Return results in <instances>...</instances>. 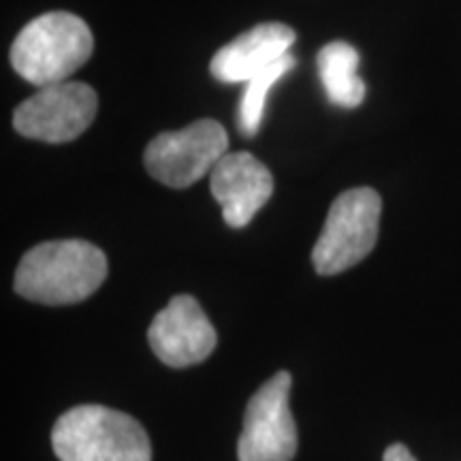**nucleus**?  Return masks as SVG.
Masks as SVG:
<instances>
[{
  "label": "nucleus",
  "mask_w": 461,
  "mask_h": 461,
  "mask_svg": "<svg viewBox=\"0 0 461 461\" xmlns=\"http://www.w3.org/2000/svg\"><path fill=\"white\" fill-rule=\"evenodd\" d=\"M99 99L88 84L65 82L39 88L14 113V126L28 140L67 143L77 140L95 122Z\"/></svg>",
  "instance_id": "423d86ee"
},
{
  "label": "nucleus",
  "mask_w": 461,
  "mask_h": 461,
  "mask_svg": "<svg viewBox=\"0 0 461 461\" xmlns=\"http://www.w3.org/2000/svg\"><path fill=\"white\" fill-rule=\"evenodd\" d=\"M105 278L107 258L101 248L84 240L45 241L22 257L15 291L37 303L68 305L95 295Z\"/></svg>",
  "instance_id": "f257e3e1"
},
{
  "label": "nucleus",
  "mask_w": 461,
  "mask_h": 461,
  "mask_svg": "<svg viewBox=\"0 0 461 461\" xmlns=\"http://www.w3.org/2000/svg\"><path fill=\"white\" fill-rule=\"evenodd\" d=\"M383 461H417V459H414V455L408 451V447L395 442V445H391L387 451H384Z\"/></svg>",
  "instance_id": "ddd939ff"
},
{
  "label": "nucleus",
  "mask_w": 461,
  "mask_h": 461,
  "mask_svg": "<svg viewBox=\"0 0 461 461\" xmlns=\"http://www.w3.org/2000/svg\"><path fill=\"white\" fill-rule=\"evenodd\" d=\"M60 461H149L146 429L129 414L84 403L67 411L51 429Z\"/></svg>",
  "instance_id": "7ed1b4c3"
},
{
  "label": "nucleus",
  "mask_w": 461,
  "mask_h": 461,
  "mask_svg": "<svg viewBox=\"0 0 461 461\" xmlns=\"http://www.w3.org/2000/svg\"><path fill=\"white\" fill-rule=\"evenodd\" d=\"M291 374L278 372L248 402L238 442L240 461H291L297 453V428L288 408Z\"/></svg>",
  "instance_id": "0eeeda50"
},
{
  "label": "nucleus",
  "mask_w": 461,
  "mask_h": 461,
  "mask_svg": "<svg viewBox=\"0 0 461 461\" xmlns=\"http://www.w3.org/2000/svg\"><path fill=\"white\" fill-rule=\"evenodd\" d=\"M316 67H319L327 99L333 105L342 109H355L361 105L366 99V84L357 73L359 54L353 45L344 41L327 43L316 56Z\"/></svg>",
  "instance_id": "9b49d317"
},
{
  "label": "nucleus",
  "mask_w": 461,
  "mask_h": 461,
  "mask_svg": "<svg viewBox=\"0 0 461 461\" xmlns=\"http://www.w3.org/2000/svg\"><path fill=\"white\" fill-rule=\"evenodd\" d=\"M293 67H295V58L288 54L282 58L280 62H276V65L265 68L263 73H258L252 79H248L244 95H241V101H240V115H238L241 135L244 137L257 135L263 122L269 90H272Z\"/></svg>",
  "instance_id": "f8f14e48"
},
{
  "label": "nucleus",
  "mask_w": 461,
  "mask_h": 461,
  "mask_svg": "<svg viewBox=\"0 0 461 461\" xmlns=\"http://www.w3.org/2000/svg\"><path fill=\"white\" fill-rule=\"evenodd\" d=\"M210 190L230 229H244L274 193V177L250 152H229L210 173Z\"/></svg>",
  "instance_id": "1a4fd4ad"
},
{
  "label": "nucleus",
  "mask_w": 461,
  "mask_h": 461,
  "mask_svg": "<svg viewBox=\"0 0 461 461\" xmlns=\"http://www.w3.org/2000/svg\"><path fill=\"white\" fill-rule=\"evenodd\" d=\"M297 34L280 22L258 24L224 45L212 58L210 71L218 82L246 84L291 54Z\"/></svg>",
  "instance_id": "9d476101"
},
{
  "label": "nucleus",
  "mask_w": 461,
  "mask_h": 461,
  "mask_svg": "<svg viewBox=\"0 0 461 461\" xmlns=\"http://www.w3.org/2000/svg\"><path fill=\"white\" fill-rule=\"evenodd\" d=\"M383 201L372 188L346 190L333 201L312 263L321 276H336L355 267L374 250L378 240Z\"/></svg>",
  "instance_id": "20e7f679"
},
{
  "label": "nucleus",
  "mask_w": 461,
  "mask_h": 461,
  "mask_svg": "<svg viewBox=\"0 0 461 461\" xmlns=\"http://www.w3.org/2000/svg\"><path fill=\"white\" fill-rule=\"evenodd\" d=\"M154 355L169 367H188L205 361L216 348V330L199 302L190 295L173 297L154 316L148 330Z\"/></svg>",
  "instance_id": "6e6552de"
},
{
  "label": "nucleus",
  "mask_w": 461,
  "mask_h": 461,
  "mask_svg": "<svg viewBox=\"0 0 461 461\" xmlns=\"http://www.w3.org/2000/svg\"><path fill=\"white\" fill-rule=\"evenodd\" d=\"M229 154V135L216 120H197L182 131H167L154 137L143 154V163L154 180L171 188H188L212 173Z\"/></svg>",
  "instance_id": "39448f33"
},
{
  "label": "nucleus",
  "mask_w": 461,
  "mask_h": 461,
  "mask_svg": "<svg viewBox=\"0 0 461 461\" xmlns=\"http://www.w3.org/2000/svg\"><path fill=\"white\" fill-rule=\"evenodd\" d=\"M95 39L82 17L51 11L22 28L11 48L15 73L37 88L68 82L90 60Z\"/></svg>",
  "instance_id": "f03ea898"
}]
</instances>
